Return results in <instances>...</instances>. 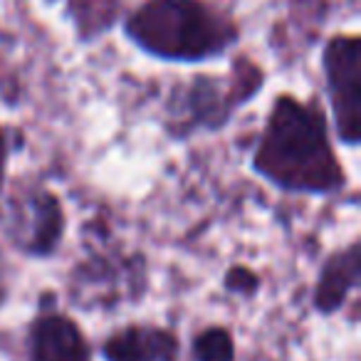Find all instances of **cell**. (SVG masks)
I'll list each match as a JSON object with an SVG mask.
<instances>
[{
	"label": "cell",
	"instance_id": "cell-1",
	"mask_svg": "<svg viewBox=\"0 0 361 361\" xmlns=\"http://www.w3.org/2000/svg\"><path fill=\"white\" fill-rule=\"evenodd\" d=\"M250 171L285 196L344 198L351 178L317 97L277 92L250 151Z\"/></svg>",
	"mask_w": 361,
	"mask_h": 361
},
{
	"label": "cell",
	"instance_id": "cell-12",
	"mask_svg": "<svg viewBox=\"0 0 361 361\" xmlns=\"http://www.w3.org/2000/svg\"><path fill=\"white\" fill-rule=\"evenodd\" d=\"M221 290L228 297H235L243 302H252L262 292V275L247 262H233L223 270Z\"/></svg>",
	"mask_w": 361,
	"mask_h": 361
},
{
	"label": "cell",
	"instance_id": "cell-3",
	"mask_svg": "<svg viewBox=\"0 0 361 361\" xmlns=\"http://www.w3.org/2000/svg\"><path fill=\"white\" fill-rule=\"evenodd\" d=\"M265 85V65L250 52L235 50L226 72H193L171 82L161 102V131L173 144L221 134Z\"/></svg>",
	"mask_w": 361,
	"mask_h": 361
},
{
	"label": "cell",
	"instance_id": "cell-4",
	"mask_svg": "<svg viewBox=\"0 0 361 361\" xmlns=\"http://www.w3.org/2000/svg\"><path fill=\"white\" fill-rule=\"evenodd\" d=\"M70 213L42 176L18 173L0 193V235L13 252L32 262L55 260L65 245Z\"/></svg>",
	"mask_w": 361,
	"mask_h": 361
},
{
	"label": "cell",
	"instance_id": "cell-8",
	"mask_svg": "<svg viewBox=\"0 0 361 361\" xmlns=\"http://www.w3.org/2000/svg\"><path fill=\"white\" fill-rule=\"evenodd\" d=\"M99 361H183L186 346L169 324L131 319L116 324L94 344Z\"/></svg>",
	"mask_w": 361,
	"mask_h": 361
},
{
	"label": "cell",
	"instance_id": "cell-13",
	"mask_svg": "<svg viewBox=\"0 0 361 361\" xmlns=\"http://www.w3.org/2000/svg\"><path fill=\"white\" fill-rule=\"evenodd\" d=\"M27 146V136L23 129L0 121V193L6 188L8 178H11V164L16 159V154H20Z\"/></svg>",
	"mask_w": 361,
	"mask_h": 361
},
{
	"label": "cell",
	"instance_id": "cell-11",
	"mask_svg": "<svg viewBox=\"0 0 361 361\" xmlns=\"http://www.w3.org/2000/svg\"><path fill=\"white\" fill-rule=\"evenodd\" d=\"M188 361H238V336L226 322L198 326L186 344Z\"/></svg>",
	"mask_w": 361,
	"mask_h": 361
},
{
	"label": "cell",
	"instance_id": "cell-5",
	"mask_svg": "<svg viewBox=\"0 0 361 361\" xmlns=\"http://www.w3.org/2000/svg\"><path fill=\"white\" fill-rule=\"evenodd\" d=\"M319 70L324 80L326 116L334 141L344 149L361 146V35L331 32L322 45Z\"/></svg>",
	"mask_w": 361,
	"mask_h": 361
},
{
	"label": "cell",
	"instance_id": "cell-14",
	"mask_svg": "<svg viewBox=\"0 0 361 361\" xmlns=\"http://www.w3.org/2000/svg\"><path fill=\"white\" fill-rule=\"evenodd\" d=\"M47 6H57V3H60V0H45Z\"/></svg>",
	"mask_w": 361,
	"mask_h": 361
},
{
	"label": "cell",
	"instance_id": "cell-9",
	"mask_svg": "<svg viewBox=\"0 0 361 361\" xmlns=\"http://www.w3.org/2000/svg\"><path fill=\"white\" fill-rule=\"evenodd\" d=\"M361 287V238L354 235L331 247L317 267L310 290V310L322 319H334L356 302Z\"/></svg>",
	"mask_w": 361,
	"mask_h": 361
},
{
	"label": "cell",
	"instance_id": "cell-6",
	"mask_svg": "<svg viewBox=\"0 0 361 361\" xmlns=\"http://www.w3.org/2000/svg\"><path fill=\"white\" fill-rule=\"evenodd\" d=\"M149 265L141 252L92 250L70 272V300L80 310H114L146 297Z\"/></svg>",
	"mask_w": 361,
	"mask_h": 361
},
{
	"label": "cell",
	"instance_id": "cell-2",
	"mask_svg": "<svg viewBox=\"0 0 361 361\" xmlns=\"http://www.w3.org/2000/svg\"><path fill=\"white\" fill-rule=\"evenodd\" d=\"M119 27L134 50L164 65L226 60L243 42V23L218 0H139Z\"/></svg>",
	"mask_w": 361,
	"mask_h": 361
},
{
	"label": "cell",
	"instance_id": "cell-7",
	"mask_svg": "<svg viewBox=\"0 0 361 361\" xmlns=\"http://www.w3.org/2000/svg\"><path fill=\"white\" fill-rule=\"evenodd\" d=\"M25 361H97L94 341L82 322L60 305L52 290H42L23 334Z\"/></svg>",
	"mask_w": 361,
	"mask_h": 361
},
{
	"label": "cell",
	"instance_id": "cell-10",
	"mask_svg": "<svg viewBox=\"0 0 361 361\" xmlns=\"http://www.w3.org/2000/svg\"><path fill=\"white\" fill-rule=\"evenodd\" d=\"M126 0H65V20L70 23L77 45H97L121 25Z\"/></svg>",
	"mask_w": 361,
	"mask_h": 361
}]
</instances>
